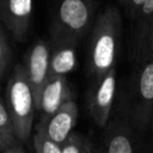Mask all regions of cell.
<instances>
[{
    "instance_id": "obj_1",
    "label": "cell",
    "mask_w": 153,
    "mask_h": 153,
    "mask_svg": "<svg viewBox=\"0 0 153 153\" xmlns=\"http://www.w3.org/2000/svg\"><path fill=\"white\" fill-rule=\"evenodd\" d=\"M122 36L120 11L109 6L100 12L92 26L87 53V74L92 80L102 78L115 68Z\"/></svg>"
},
{
    "instance_id": "obj_2",
    "label": "cell",
    "mask_w": 153,
    "mask_h": 153,
    "mask_svg": "<svg viewBox=\"0 0 153 153\" xmlns=\"http://www.w3.org/2000/svg\"><path fill=\"white\" fill-rule=\"evenodd\" d=\"M117 112L141 134L149 130L153 116V56L135 63L123 86Z\"/></svg>"
},
{
    "instance_id": "obj_3",
    "label": "cell",
    "mask_w": 153,
    "mask_h": 153,
    "mask_svg": "<svg viewBox=\"0 0 153 153\" xmlns=\"http://www.w3.org/2000/svg\"><path fill=\"white\" fill-rule=\"evenodd\" d=\"M94 20V0H60L50 27L54 44H76Z\"/></svg>"
},
{
    "instance_id": "obj_4",
    "label": "cell",
    "mask_w": 153,
    "mask_h": 153,
    "mask_svg": "<svg viewBox=\"0 0 153 153\" xmlns=\"http://www.w3.org/2000/svg\"><path fill=\"white\" fill-rule=\"evenodd\" d=\"M6 97L16 137L26 140L31 133L36 104L24 65H16L7 82Z\"/></svg>"
},
{
    "instance_id": "obj_5",
    "label": "cell",
    "mask_w": 153,
    "mask_h": 153,
    "mask_svg": "<svg viewBox=\"0 0 153 153\" xmlns=\"http://www.w3.org/2000/svg\"><path fill=\"white\" fill-rule=\"evenodd\" d=\"M99 153H148L141 134L126 117L116 112L104 128Z\"/></svg>"
},
{
    "instance_id": "obj_6",
    "label": "cell",
    "mask_w": 153,
    "mask_h": 153,
    "mask_svg": "<svg viewBox=\"0 0 153 153\" xmlns=\"http://www.w3.org/2000/svg\"><path fill=\"white\" fill-rule=\"evenodd\" d=\"M117 76L116 67L110 69L102 78L93 80L88 93V110L93 122L105 128L111 118L112 106L116 97Z\"/></svg>"
},
{
    "instance_id": "obj_7",
    "label": "cell",
    "mask_w": 153,
    "mask_h": 153,
    "mask_svg": "<svg viewBox=\"0 0 153 153\" xmlns=\"http://www.w3.org/2000/svg\"><path fill=\"white\" fill-rule=\"evenodd\" d=\"M50 56L49 45L43 41H38L32 45L24 66L33 92L36 110L41 92L50 76Z\"/></svg>"
},
{
    "instance_id": "obj_8",
    "label": "cell",
    "mask_w": 153,
    "mask_h": 153,
    "mask_svg": "<svg viewBox=\"0 0 153 153\" xmlns=\"http://www.w3.org/2000/svg\"><path fill=\"white\" fill-rule=\"evenodd\" d=\"M32 7V0H0V19L18 41H23L29 31Z\"/></svg>"
},
{
    "instance_id": "obj_9",
    "label": "cell",
    "mask_w": 153,
    "mask_h": 153,
    "mask_svg": "<svg viewBox=\"0 0 153 153\" xmlns=\"http://www.w3.org/2000/svg\"><path fill=\"white\" fill-rule=\"evenodd\" d=\"M79 115V108L74 99L66 102L54 115L47 120H41L38 123L48 137L54 142L62 145L73 133V128L76 124Z\"/></svg>"
},
{
    "instance_id": "obj_10",
    "label": "cell",
    "mask_w": 153,
    "mask_h": 153,
    "mask_svg": "<svg viewBox=\"0 0 153 153\" xmlns=\"http://www.w3.org/2000/svg\"><path fill=\"white\" fill-rule=\"evenodd\" d=\"M71 99L72 92L66 76H49L41 92L37 110L41 111L42 120H47Z\"/></svg>"
},
{
    "instance_id": "obj_11",
    "label": "cell",
    "mask_w": 153,
    "mask_h": 153,
    "mask_svg": "<svg viewBox=\"0 0 153 153\" xmlns=\"http://www.w3.org/2000/svg\"><path fill=\"white\" fill-rule=\"evenodd\" d=\"M153 17V0H146L136 22L134 36V57L135 63L149 59L148 55V30Z\"/></svg>"
},
{
    "instance_id": "obj_12",
    "label": "cell",
    "mask_w": 153,
    "mask_h": 153,
    "mask_svg": "<svg viewBox=\"0 0 153 153\" xmlns=\"http://www.w3.org/2000/svg\"><path fill=\"white\" fill-rule=\"evenodd\" d=\"M75 43H56L50 56V76H66L76 65Z\"/></svg>"
},
{
    "instance_id": "obj_13",
    "label": "cell",
    "mask_w": 153,
    "mask_h": 153,
    "mask_svg": "<svg viewBox=\"0 0 153 153\" xmlns=\"http://www.w3.org/2000/svg\"><path fill=\"white\" fill-rule=\"evenodd\" d=\"M62 153H93V147L90 139L79 133H72L62 143Z\"/></svg>"
},
{
    "instance_id": "obj_14",
    "label": "cell",
    "mask_w": 153,
    "mask_h": 153,
    "mask_svg": "<svg viewBox=\"0 0 153 153\" xmlns=\"http://www.w3.org/2000/svg\"><path fill=\"white\" fill-rule=\"evenodd\" d=\"M33 147L36 153H62V145L50 140L39 124H37L33 136Z\"/></svg>"
},
{
    "instance_id": "obj_15",
    "label": "cell",
    "mask_w": 153,
    "mask_h": 153,
    "mask_svg": "<svg viewBox=\"0 0 153 153\" xmlns=\"http://www.w3.org/2000/svg\"><path fill=\"white\" fill-rule=\"evenodd\" d=\"M0 136L7 143V146L13 143L16 139L14 128H13L10 112L1 100H0Z\"/></svg>"
},
{
    "instance_id": "obj_16",
    "label": "cell",
    "mask_w": 153,
    "mask_h": 153,
    "mask_svg": "<svg viewBox=\"0 0 153 153\" xmlns=\"http://www.w3.org/2000/svg\"><path fill=\"white\" fill-rule=\"evenodd\" d=\"M8 59H10V50L7 47V42H6V38L2 31L0 30V76L4 74L7 67Z\"/></svg>"
},
{
    "instance_id": "obj_17",
    "label": "cell",
    "mask_w": 153,
    "mask_h": 153,
    "mask_svg": "<svg viewBox=\"0 0 153 153\" xmlns=\"http://www.w3.org/2000/svg\"><path fill=\"white\" fill-rule=\"evenodd\" d=\"M146 0H127L126 5L123 6L128 17L131 19V20H136L137 19V16L143 6Z\"/></svg>"
},
{
    "instance_id": "obj_18",
    "label": "cell",
    "mask_w": 153,
    "mask_h": 153,
    "mask_svg": "<svg viewBox=\"0 0 153 153\" xmlns=\"http://www.w3.org/2000/svg\"><path fill=\"white\" fill-rule=\"evenodd\" d=\"M148 55L149 57L153 56V17H152L149 30H148Z\"/></svg>"
},
{
    "instance_id": "obj_19",
    "label": "cell",
    "mask_w": 153,
    "mask_h": 153,
    "mask_svg": "<svg viewBox=\"0 0 153 153\" xmlns=\"http://www.w3.org/2000/svg\"><path fill=\"white\" fill-rule=\"evenodd\" d=\"M5 153H24V152L18 149V148H11V149H7Z\"/></svg>"
},
{
    "instance_id": "obj_20",
    "label": "cell",
    "mask_w": 153,
    "mask_h": 153,
    "mask_svg": "<svg viewBox=\"0 0 153 153\" xmlns=\"http://www.w3.org/2000/svg\"><path fill=\"white\" fill-rule=\"evenodd\" d=\"M6 147H8V146H7L2 140H0V149H1V148H6Z\"/></svg>"
},
{
    "instance_id": "obj_21",
    "label": "cell",
    "mask_w": 153,
    "mask_h": 153,
    "mask_svg": "<svg viewBox=\"0 0 153 153\" xmlns=\"http://www.w3.org/2000/svg\"><path fill=\"white\" fill-rule=\"evenodd\" d=\"M149 130L153 133V116H152V120H151V126H149Z\"/></svg>"
},
{
    "instance_id": "obj_22",
    "label": "cell",
    "mask_w": 153,
    "mask_h": 153,
    "mask_svg": "<svg viewBox=\"0 0 153 153\" xmlns=\"http://www.w3.org/2000/svg\"><path fill=\"white\" fill-rule=\"evenodd\" d=\"M118 1H120V4H122V6H124L127 2V0H118Z\"/></svg>"
},
{
    "instance_id": "obj_23",
    "label": "cell",
    "mask_w": 153,
    "mask_h": 153,
    "mask_svg": "<svg viewBox=\"0 0 153 153\" xmlns=\"http://www.w3.org/2000/svg\"><path fill=\"white\" fill-rule=\"evenodd\" d=\"M0 140H2V139H1V136H0ZM2 141H4V140H2ZM4 142H5V141H4ZM5 143H6V142H5ZM6 145H7V143H6Z\"/></svg>"
}]
</instances>
